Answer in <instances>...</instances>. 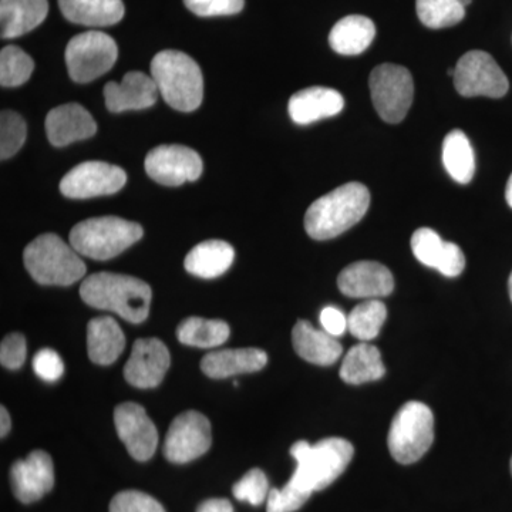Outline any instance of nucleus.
Wrapping results in <instances>:
<instances>
[{"mask_svg":"<svg viewBox=\"0 0 512 512\" xmlns=\"http://www.w3.org/2000/svg\"><path fill=\"white\" fill-rule=\"evenodd\" d=\"M296 470L284 488L269 491L268 512H295L303 507L315 491L329 487L342 476L352 461V444L339 437L320 440L315 446L308 441H296L291 448Z\"/></svg>","mask_w":512,"mask_h":512,"instance_id":"1","label":"nucleus"},{"mask_svg":"<svg viewBox=\"0 0 512 512\" xmlns=\"http://www.w3.org/2000/svg\"><path fill=\"white\" fill-rule=\"evenodd\" d=\"M83 302L101 311H111L131 323H143L150 313V285L133 276L99 272L87 276L80 286Z\"/></svg>","mask_w":512,"mask_h":512,"instance_id":"2","label":"nucleus"},{"mask_svg":"<svg viewBox=\"0 0 512 512\" xmlns=\"http://www.w3.org/2000/svg\"><path fill=\"white\" fill-rule=\"evenodd\" d=\"M369 205L370 192L365 185H342L309 207L305 215L306 232L318 241L339 237L365 217Z\"/></svg>","mask_w":512,"mask_h":512,"instance_id":"3","label":"nucleus"},{"mask_svg":"<svg viewBox=\"0 0 512 512\" xmlns=\"http://www.w3.org/2000/svg\"><path fill=\"white\" fill-rule=\"evenodd\" d=\"M151 77L168 106L184 113L197 110L204 97V79L192 57L177 50L157 53L151 62Z\"/></svg>","mask_w":512,"mask_h":512,"instance_id":"4","label":"nucleus"},{"mask_svg":"<svg viewBox=\"0 0 512 512\" xmlns=\"http://www.w3.org/2000/svg\"><path fill=\"white\" fill-rule=\"evenodd\" d=\"M25 266L40 285L70 286L86 275L79 252L56 234L40 235L26 247Z\"/></svg>","mask_w":512,"mask_h":512,"instance_id":"5","label":"nucleus"},{"mask_svg":"<svg viewBox=\"0 0 512 512\" xmlns=\"http://www.w3.org/2000/svg\"><path fill=\"white\" fill-rule=\"evenodd\" d=\"M143 227L119 217L90 218L70 232V245L80 255L96 261L116 258L143 238Z\"/></svg>","mask_w":512,"mask_h":512,"instance_id":"6","label":"nucleus"},{"mask_svg":"<svg viewBox=\"0 0 512 512\" xmlns=\"http://www.w3.org/2000/svg\"><path fill=\"white\" fill-rule=\"evenodd\" d=\"M434 440V417L430 407L420 402L404 404L390 426V454L397 463L413 464L430 450Z\"/></svg>","mask_w":512,"mask_h":512,"instance_id":"7","label":"nucleus"},{"mask_svg":"<svg viewBox=\"0 0 512 512\" xmlns=\"http://www.w3.org/2000/svg\"><path fill=\"white\" fill-rule=\"evenodd\" d=\"M370 96L379 116L390 124L404 120L412 107V74L399 64H380L369 79Z\"/></svg>","mask_w":512,"mask_h":512,"instance_id":"8","label":"nucleus"},{"mask_svg":"<svg viewBox=\"0 0 512 512\" xmlns=\"http://www.w3.org/2000/svg\"><path fill=\"white\" fill-rule=\"evenodd\" d=\"M64 57L73 82L89 83L110 72L119 57V49L113 37L92 30L74 36Z\"/></svg>","mask_w":512,"mask_h":512,"instance_id":"9","label":"nucleus"},{"mask_svg":"<svg viewBox=\"0 0 512 512\" xmlns=\"http://www.w3.org/2000/svg\"><path fill=\"white\" fill-rule=\"evenodd\" d=\"M453 80L457 92L464 97L501 99L510 89L507 76L493 56L481 50H471L458 60Z\"/></svg>","mask_w":512,"mask_h":512,"instance_id":"10","label":"nucleus"},{"mask_svg":"<svg viewBox=\"0 0 512 512\" xmlns=\"http://www.w3.org/2000/svg\"><path fill=\"white\" fill-rule=\"evenodd\" d=\"M126 183L127 174L123 168L103 161H86L64 175L60 191L72 200H87L116 194Z\"/></svg>","mask_w":512,"mask_h":512,"instance_id":"11","label":"nucleus"},{"mask_svg":"<svg viewBox=\"0 0 512 512\" xmlns=\"http://www.w3.org/2000/svg\"><path fill=\"white\" fill-rule=\"evenodd\" d=\"M212 443L210 420L188 410L175 417L164 443V456L170 463L185 464L204 456Z\"/></svg>","mask_w":512,"mask_h":512,"instance_id":"12","label":"nucleus"},{"mask_svg":"<svg viewBox=\"0 0 512 512\" xmlns=\"http://www.w3.org/2000/svg\"><path fill=\"white\" fill-rule=\"evenodd\" d=\"M146 171L151 180L167 187L195 181L202 174V160L197 151L185 146H158L146 157Z\"/></svg>","mask_w":512,"mask_h":512,"instance_id":"13","label":"nucleus"},{"mask_svg":"<svg viewBox=\"0 0 512 512\" xmlns=\"http://www.w3.org/2000/svg\"><path fill=\"white\" fill-rule=\"evenodd\" d=\"M114 424L120 440L134 460L148 461L154 456L158 433L144 407L137 403L120 404L114 412Z\"/></svg>","mask_w":512,"mask_h":512,"instance_id":"14","label":"nucleus"},{"mask_svg":"<svg viewBox=\"0 0 512 512\" xmlns=\"http://www.w3.org/2000/svg\"><path fill=\"white\" fill-rule=\"evenodd\" d=\"M13 493L23 504L35 503L55 485L52 457L42 450L33 451L25 460L16 461L10 470Z\"/></svg>","mask_w":512,"mask_h":512,"instance_id":"15","label":"nucleus"},{"mask_svg":"<svg viewBox=\"0 0 512 512\" xmlns=\"http://www.w3.org/2000/svg\"><path fill=\"white\" fill-rule=\"evenodd\" d=\"M171 357L160 339H138L124 366V377L131 386L153 389L163 382Z\"/></svg>","mask_w":512,"mask_h":512,"instance_id":"16","label":"nucleus"},{"mask_svg":"<svg viewBox=\"0 0 512 512\" xmlns=\"http://www.w3.org/2000/svg\"><path fill=\"white\" fill-rule=\"evenodd\" d=\"M338 286L349 298L379 299L394 289L392 272L375 261H359L340 272Z\"/></svg>","mask_w":512,"mask_h":512,"instance_id":"17","label":"nucleus"},{"mask_svg":"<svg viewBox=\"0 0 512 512\" xmlns=\"http://www.w3.org/2000/svg\"><path fill=\"white\" fill-rule=\"evenodd\" d=\"M412 249L421 264L437 269L447 278H456L466 268V256L461 248L443 241L433 229H417L412 237Z\"/></svg>","mask_w":512,"mask_h":512,"instance_id":"18","label":"nucleus"},{"mask_svg":"<svg viewBox=\"0 0 512 512\" xmlns=\"http://www.w3.org/2000/svg\"><path fill=\"white\" fill-rule=\"evenodd\" d=\"M97 124L92 114L77 103L63 104L47 114L46 133L55 147H66L93 137Z\"/></svg>","mask_w":512,"mask_h":512,"instance_id":"19","label":"nucleus"},{"mask_svg":"<svg viewBox=\"0 0 512 512\" xmlns=\"http://www.w3.org/2000/svg\"><path fill=\"white\" fill-rule=\"evenodd\" d=\"M157 96V84L153 77L141 72L127 73L123 82H110L104 87L106 107L111 113L150 109L156 104Z\"/></svg>","mask_w":512,"mask_h":512,"instance_id":"20","label":"nucleus"},{"mask_svg":"<svg viewBox=\"0 0 512 512\" xmlns=\"http://www.w3.org/2000/svg\"><path fill=\"white\" fill-rule=\"evenodd\" d=\"M345 107L342 94L328 87H309L293 94L289 100V116L299 126L338 116Z\"/></svg>","mask_w":512,"mask_h":512,"instance_id":"21","label":"nucleus"},{"mask_svg":"<svg viewBox=\"0 0 512 512\" xmlns=\"http://www.w3.org/2000/svg\"><path fill=\"white\" fill-rule=\"evenodd\" d=\"M268 356L259 349H225L208 353L201 362V370L211 379L254 373L264 369Z\"/></svg>","mask_w":512,"mask_h":512,"instance_id":"22","label":"nucleus"},{"mask_svg":"<svg viewBox=\"0 0 512 512\" xmlns=\"http://www.w3.org/2000/svg\"><path fill=\"white\" fill-rule=\"evenodd\" d=\"M292 343L296 353L306 362L330 366L342 355V345L325 330L313 328L308 320H299L292 330Z\"/></svg>","mask_w":512,"mask_h":512,"instance_id":"23","label":"nucleus"},{"mask_svg":"<svg viewBox=\"0 0 512 512\" xmlns=\"http://www.w3.org/2000/svg\"><path fill=\"white\" fill-rule=\"evenodd\" d=\"M47 0H0V26L3 39H15L32 32L45 22Z\"/></svg>","mask_w":512,"mask_h":512,"instance_id":"24","label":"nucleus"},{"mask_svg":"<svg viewBox=\"0 0 512 512\" xmlns=\"http://www.w3.org/2000/svg\"><path fill=\"white\" fill-rule=\"evenodd\" d=\"M126 348V338L119 323L109 316L90 320L87 326V352L96 365H111Z\"/></svg>","mask_w":512,"mask_h":512,"instance_id":"25","label":"nucleus"},{"mask_svg":"<svg viewBox=\"0 0 512 512\" xmlns=\"http://www.w3.org/2000/svg\"><path fill=\"white\" fill-rule=\"evenodd\" d=\"M64 18L76 25L106 28L124 16L123 0H59Z\"/></svg>","mask_w":512,"mask_h":512,"instance_id":"26","label":"nucleus"},{"mask_svg":"<svg viewBox=\"0 0 512 512\" xmlns=\"http://www.w3.org/2000/svg\"><path fill=\"white\" fill-rule=\"evenodd\" d=\"M376 26L366 16L350 15L340 19L330 30L329 45L343 56L362 55L372 45Z\"/></svg>","mask_w":512,"mask_h":512,"instance_id":"27","label":"nucleus"},{"mask_svg":"<svg viewBox=\"0 0 512 512\" xmlns=\"http://www.w3.org/2000/svg\"><path fill=\"white\" fill-rule=\"evenodd\" d=\"M235 251L228 242L210 239L191 249L184 266L190 274L204 279L218 278L231 268Z\"/></svg>","mask_w":512,"mask_h":512,"instance_id":"28","label":"nucleus"},{"mask_svg":"<svg viewBox=\"0 0 512 512\" xmlns=\"http://www.w3.org/2000/svg\"><path fill=\"white\" fill-rule=\"evenodd\" d=\"M383 376L384 366L379 349L366 342L353 346L340 367V377L348 384L375 382Z\"/></svg>","mask_w":512,"mask_h":512,"instance_id":"29","label":"nucleus"},{"mask_svg":"<svg viewBox=\"0 0 512 512\" xmlns=\"http://www.w3.org/2000/svg\"><path fill=\"white\" fill-rule=\"evenodd\" d=\"M443 164L454 181L468 184L476 173V156L466 134L453 130L444 138Z\"/></svg>","mask_w":512,"mask_h":512,"instance_id":"30","label":"nucleus"},{"mask_svg":"<svg viewBox=\"0 0 512 512\" xmlns=\"http://www.w3.org/2000/svg\"><path fill=\"white\" fill-rule=\"evenodd\" d=\"M229 326L224 320L187 318L177 329L181 343L194 348H217L229 338Z\"/></svg>","mask_w":512,"mask_h":512,"instance_id":"31","label":"nucleus"},{"mask_svg":"<svg viewBox=\"0 0 512 512\" xmlns=\"http://www.w3.org/2000/svg\"><path fill=\"white\" fill-rule=\"evenodd\" d=\"M386 305L379 299H367L357 305L348 316V330L350 335L362 342H369L377 338L386 320Z\"/></svg>","mask_w":512,"mask_h":512,"instance_id":"32","label":"nucleus"},{"mask_svg":"<svg viewBox=\"0 0 512 512\" xmlns=\"http://www.w3.org/2000/svg\"><path fill=\"white\" fill-rule=\"evenodd\" d=\"M417 16L430 29L456 26L466 16V8L457 0H416Z\"/></svg>","mask_w":512,"mask_h":512,"instance_id":"33","label":"nucleus"},{"mask_svg":"<svg viewBox=\"0 0 512 512\" xmlns=\"http://www.w3.org/2000/svg\"><path fill=\"white\" fill-rule=\"evenodd\" d=\"M35 63L28 53L16 46L3 47L0 52V84L2 87H18L32 76Z\"/></svg>","mask_w":512,"mask_h":512,"instance_id":"34","label":"nucleus"},{"mask_svg":"<svg viewBox=\"0 0 512 512\" xmlns=\"http://www.w3.org/2000/svg\"><path fill=\"white\" fill-rule=\"evenodd\" d=\"M28 126L20 114L15 111H2L0 114V158L8 160L25 144Z\"/></svg>","mask_w":512,"mask_h":512,"instance_id":"35","label":"nucleus"},{"mask_svg":"<svg viewBox=\"0 0 512 512\" xmlns=\"http://www.w3.org/2000/svg\"><path fill=\"white\" fill-rule=\"evenodd\" d=\"M232 493L239 501H248L254 507L261 505L268 500V478H266L264 471L259 470V468H252L234 485Z\"/></svg>","mask_w":512,"mask_h":512,"instance_id":"36","label":"nucleus"},{"mask_svg":"<svg viewBox=\"0 0 512 512\" xmlns=\"http://www.w3.org/2000/svg\"><path fill=\"white\" fill-rule=\"evenodd\" d=\"M110 512H165L156 498L141 491H121L111 500Z\"/></svg>","mask_w":512,"mask_h":512,"instance_id":"37","label":"nucleus"},{"mask_svg":"<svg viewBox=\"0 0 512 512\" xmlns=\"http://www.w3.org/2000/svg\"><path fill=\"white\" fill-rule=\"evenodd\" d=\"M185 6L201 18L237 15L244 9L245 0H184Z\"/></svg>","mask_w":512,"mask_h":512,"instance_id":"38","label":"nucleus"},{"mask_svg":"<svg viewBox=\"0 0 512 512\" xmlns=\"http://www.w3.org/2000/svg\"><path fill=\"white\" fill-rule=\"evenodd\" d=\"M26 352L28 348H26L25 336L20 333H10L0 345V363L6 369H20L25 363Z\"/></svg>","mask_w":512,"mask_h":512,"instance_id":"39","label":"nucleus"},{"mask_svg":"<svg viewBox=\"0 0 512 512\" xmlns=\"http://www.w3.org/2000/svg\"><path fill=\"white\" fill-rule=\"evenodd\" d=\"M33 369L40 379L45 382H57L64 373V363L59 353L53 349H42L33 359Z\"/></svg>","mask_w":512,"mask_h":512,"instance_id":"40","label":"nucleus"},{"mask_svg":"<svg viewBox=\"0 0 512 512\" xmlns=\"http://www.w3.org/2000/svg\"><path fill=\"white\" fill-rule=\"evenodd\" d=\"M320 325L333 338H339L348 330V316L335 306H326L320 312Z\"/></svg>","mask_w":512,"mask_h":512,"instance_id":"41","label":"nucleus"},{"mask_svg":"<svg viewBox=\"0 0 512 512\" xmlns=\"http://www.w3.org/2000/svg\"><path fill=\"white\" fill-rule=\"evenodd\" d=\"M197 512H234V507L227 498H211L200 504Z\"/></svg>","mask_w":512,"mask_h":512,"instance_id":"42","label":"nucleus"},{"mask_svg":"<svg viewBox=\"0 0 512 512\" xmlns=\"http://www.w3.org/2000/svg\"><path fill=\"white\" fill-rule=\"evenodd\" d=\"M10 427H12V421H10L9 412L2 406L0 409V436H8Z\"/></svg>","mask_w":512,"mask_h":512,"instance_id":"43","label":"nucleus"},{"mask_svg":"<svg viewBox=\"0 0 512 512\" xmlns=\"http://www.w3.org/2000/svg\"><path fill=\"white\" fill-rule=\"evenodd\" d=\"M505 198H507L508 205L512 208V174L507 183V190H505Z\"/></svg>","mask_w":512,"mask_h":512,"instance_id":"44","label":"nucleus"},{"mask_svg":"<svg viewBox=\"0 0 512 512\" xmlns=\"http://www.w3.org/2000/svg\"><path fill=\"white\" fill-rule=\"evenodd\" d=\"M457 2L460 3L461 6H464V8H467L473 0H457Z\"/></svg>","mask_w":512,"mask_h":512,"instance_id":"45","label":"nucleus"},{"mask_svg":"<svg viewBox=\"0 0 512 512\" xmlns=\"http://www.w3.org/2000/svg\"><path fill=\"white\" fill-rule=\"evenodd\" d=\"M508 289H510V296H511V301H512V272L510 275V281H508Z\"/></svg>","mask_w":512,"mask_h":512,"instance_id":"46","label":"nucleus"},{"mask_svg":"<svg viewBox=\"0 0 512 512\" xmlns=\"http://www.w3.org/2000/svg\"><path fill=\"white\" fill-rule=\"evenodd\" d=\"M511 474H512V458H511Z\"/></svg>","mask_w":512,"mask_h":512,"instance_id":"47","label":"nucleus"}]
</instances>
